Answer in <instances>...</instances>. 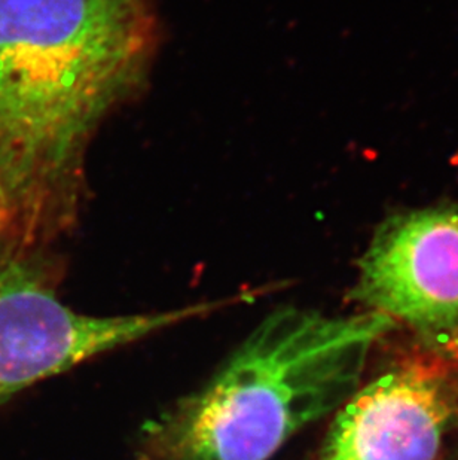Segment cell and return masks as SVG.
Returning a JSON list of instances; mask_svg holds the SVG:
<instances>
[{"label":"cell","instance_id":"obj_1","mask_svg":"<svg viewBox=\"0 0 458 460\" xmlns=\"http://www.w3.org/2000/svg\"><path fill=\"white\" fill-rule=\"evenodd\" d=\"M154 47L151 0H0V164L40 221Z\"/></svg>","mask_w":458,"mask_h":460},{"label":"cell","instance_id":"obj_6","mask_svg":"<svg viewBox=\"0 0 458 460\" xmlns=\"http://www.w3.org/2000/svg\"><path fill=\"white\" fill-rule=\"evenodd\" d=\"M40 228L8 173L0 164V265L31 252Z\"/></svg>","mask_w":458,"mask_h":460},{"label":"cell","instance_id":"obj_2","mask_svg":"<svg viewBox=\"0 0 458 460\" xmlns=\"http://www.w3.org/2000/svg\"><path fill=\"white\" fill-rule=\"evenodd\" d=\"M396 322L380 313H269L210 382L147 421L137 460H269L360 387Z\"/></svg>","mask_w":458,"mask_h":460},{"label":"cell","instance_id":"obj_3","mask_svg":"<svg viewBox=\"0 0 458 460\" xmlns=\"http://www.w3.org/2000/svg\"><path fill=\"white\" fill-rule=\"evenodd\" d=\"M229 301L167 312L90 316L57 296L56 270L38 251L0 265V402L84 360L194 317Z\"/></svg>","mask_w":458,"mask_h":460},{"label":"cell","instance_id":"obj_5","mask_svg":"<svg viewBox=\"0 0 458 460\" xmlns=\"http://www.w3.org/2000/svg\"><path fill=\"white\" fill-rule=\"evenodd\" d=\"M319 460H436L457 412L448 374L408 359L337 410Z\"/></svg>","mask_w":458,"mask_h":460},{"label":"cell","instance_id":"obj_4","mask_svg":"<svg viewBox=\"0 0 458 460\" xmlns=\"http://www.w3.org/2000/svg\"><path fill=\"white\" fill-rule=\"evenodd\" d=\"M350 298L427 339L458 337V212L427 208L385 222Z\"/></svg>","mask_w":458,"mask_h":460}]
</instances>
